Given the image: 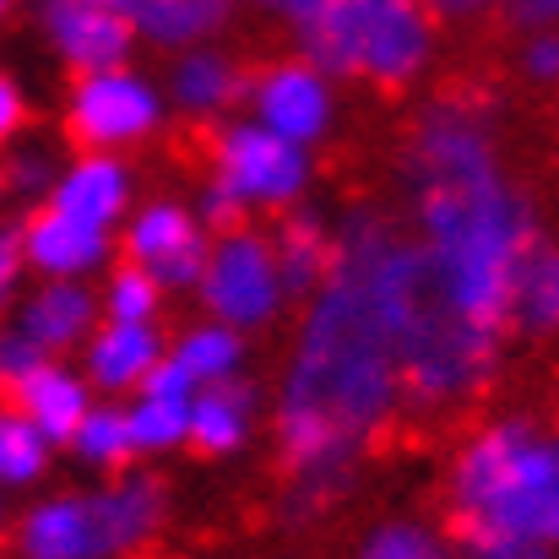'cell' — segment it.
Masks as SVG:
<instances>
[{"instance_id": "obj_1", "label": "cell", "mask_w": 559, "mask_h": 559, "mask_svg": "<svg viewBox=\"0 0 559 559\" xmlns=\"http://www.w3.org/2000/svg\"><path fill=\"white\" fill-rule=\"evenodd\" d=\"M407 180L418 250L440 294L478 326L506 332V294L533 245V206L500 164L489 104L473 93L440 98L413 126Z\"/></svg>"}, {"instance_id": "obj_2", "label": "cell", "mask_w": 559, "mask_h": 559, "mask_svg": "<svg viewBox=\"0 0 559 559\" xmlns=\"http://www.w3.org/2000/svg\"><path fill=\"white\" fill-rule=\"evenodd\" d=\"M402 374L391 332L359 266L332 250V272L305 299V321L277 385V445L299 489L332 495L396 418Z\"/></svg>"}, {"instance_id": "obj_3", "label": "cell", "mask_w": 559, "mask_h": 559, "mask_svg": "<svg viewBox=\"0 0 559 559\" xmlns=\"http://www.w3.org/2000/svg\"><path fill=\"white\" fill-rule=\"evenodd\" d=\"M337 250L359 266L374 310L391 332V354L402 374V396L418 407H462L473 402L500 359V332L467 321L435 283L424 250L402 239L380 212L348 217Z\"/></svg>"}, {"instance_id": "obj_4", "label": "cell", "mask_w": 559, "mask_h": 559, "mask_svg": "<svg viewBox=\"0 0 559 559\" xmlns=\"http://www.w3.org/2000/svg\"><path fill=\"white\" fill-rule=\"evenodd\" d=\"M451 516L467 544H559V435L527 418L484 424L451 462Z\"/></svg>"}, {"instance_id": "obj_5", "label": "cell", "mask_w": 559, "mask_h": 559, "mask_svg": "<svg viewBox=\"0 0 559 559\" xmlns=\"http://www.w3.org/2000/svg\"><path fill=\"white\" fill-rule=\"evenodd\" d=\"M169 522V495L147 473H115L82 495L33 500L11 533L16 559H131Z\"/></svg>"}, {"instance_id": "obj_6", "label": "cell", "mask_w": 559, "mask_h": 559, "mask_svg": "<svg viewBox=\"0 0 559 559\" xmlns=\"http://www.w3.org/2000/svg\"><path fill=\"white\" fill-rule=\"evenodd\" d=\"M299 55L337 76L407 87L435 60V11L424 0H321L299 27Z\"/></svg>"}, {"instance_id": "obj_7", "label": "cell", "mask_w": 559, "mask_h": 559, "mask_svg": "<svg viewBox=\"0 0 559 559\" xmlns=\"http://www.w3.org/2000/svg\"><path fill=\"white\" fill-rule=\"evenodd\" d=\"M195 294H201L206 316L234 326V332L272 326L283 316V305H288V288L277 277V261H272V239L261 228H245V223L212 234L201 277H195Z\"/></svg>"}, {"instance_id": "obj_8", "label": "cell", "mask_w": 559, "mask_h": 559, "mask_svg": "<svg viewBox=\"0 0 559 559\" xmlns=\"http://www.w3.org/2000/svg\"><path fill=\"white\" fill-rule=\"evenodd\" d=\"M164 115H169L164 87L147 71H136L131 60L82 71L66 98V126L87 153H126V147L147 142L164 126Z\"/></svg>"}, {"instance_id": "obj_9", "label": "cell", "mask_w": 559, "mask_h": 559, "mask_svg": "<svg viewBox=\"0 0 559 559\" xmlns=\"http://www.w3.org/2000/svg\"><path fill=\"white\" fill-rule=\"evenodd\" d=\"M212 186H223L239 212H288L310 190V147L272 136L255 120H228L212 142Z\"/></svg>"}, {"instance_id": "obj_10", "label": "cell", "mask_w": 559, "mask_h": 559, "mask_svg": "<svg viewBox=\"0 0 559 559\" xmlns=\"http://www.w3.org/2000/svg\"><path fill=\"white\" fill-rule=\"evenodd\" d=\"M245 104H250L255 126H266L272 136H283L294 147H316L337 126V87L305 55L299 60H272L266 71H255L245 82Z\"/></svg>"}, {"instance_id": "obj_11", "label": "cell", "mask_w": 559, "mask_h": 559, "mask_svg": "<svg viewBox=\"0 0 559 559\" xmlns=\"http://www.w3.org/2000/svg\"><path fill=\"white\" fill-rule=\"evenodd\" d=\"M120 245H126V261L142 266L164 294H180V288H195V277H201L212 228L186 201H147V206L126 212V239Z\"/></svg>"}, {"instance_id": "obj_12", "label": "cell", "mask_w": 559, "mask_h": 559, "mask_svg": "<svg viewBox=\"0 0 559 559\" xmlns=\"http://www.w3.org/2000/svg\"><path fill=\"white\" fill-rule=\"evenodd\" d=\"M38 27L49 38V49L82 76V71H104V66H126L136 49V27L109 11L104 0H38Z\"/></svg>"}, {"instance_id": "obj_13", "label": "cell", "mask_w": 559, "mask_h": 559, "mask_svg": "<svg viewBox=\"0 0 559 559\" xmlns=\"http://www.w3.org/2000/svg\"><path fill=\"white\" fill-rule=\"evenodd\" d=\"M16 250H22V266L38 272V277H71V283H87L93 272L109 266V228H87L55 206H38L22 234H16Z\"/></svg>"}, {"instance_id": "obj_14", "label": "cell", "mask_w": 559, "mask_h": 559, "mask_svg": "<svg viewBox=\"0 0 559 559\" xmlns=\"http://www.w3.org/2000/svg\"><path fill=\"white\" fill-rule=\"evenodd\" d=\"M131 195H136V175L126 169L120 153H82V158H71L55 175L44 206H55V212H66V217L87 223V228H109L115 234L126 223V212H131Z\"/></svg>"}, {"instance_id": "obj_15", "label": "cell", "mask_w": 559, "mask_h": 559, "mask_svg": "<svg viewBox=\"0 0 559 559\" xmlns=\"http://www.w3.org/2000/svg\"><path fill=\"white\" fill-rule=\"evenodd\" d=\"M98 294L87 283H71V277H44L22 305H16V332L38 348V354H66V348H82L98 326Z\"/></svg>"}, {"instance_id": "obj_16", "label": "cell", "mask_w": 559, "mask_h": 559, "mask_svg": "<svg viewBox=\"0 0 559 559\" xmlns=\"http://www.w3.org/2000/svg\"><path fill=\"white\" fill-rule=\"evenodd\" d=\"M164 337L158 326H136V321H98L93 337L82 343V374L93 391L104 396H131L164 359Z\"/></svg>"}, {"instance_id": "obj_17", "label": "cell", "mask_w": 559, "mask_h": 559, "mask_svg": "<svg viewBox=\"0 0 559 559\" xmlns=\"http://www.w3.org/2000/svg\"><path fill=\"white\" fill-rule=\"evenodd\" d=\"M245 66L217 49V44H195V49H180L175 66H169V82H164V98L190 115V120H217L228 115L239 98H245Z\"/></svg>"}, {"instance_id": "obj_18", "label": "cell", "mask_w": 559, "mask_h": 559, "mask_svg": "<svg viewBox=\"0 0 559 559\" xmlns=\"http://www.w3.org/2000/svg\"><path fill=\"white\" fill-rule=\"evenodd\" d=\"M190 396H195V385L180 374V365L158 359V370L147 374V380L131 391V402H126V424H131L136 456H164V451L186 445Z\"/></svg>"}, {"instance_id": "obj_19", "label": "cell", "mask_w": 559, "mask_h": 559, "mask_svg": "<svg viewBox=\"0 0 559 559\" xmlns=\"http://www.w3.org/2000/svg\"><path fill=\"white\" fill-rule=\"evenodd\" d=\"M11 407H16L27 424H38V429L49 435V445H66L71 429L82 424V413L93 407V385H87L82 370H71V365H60V359H44V365H33V370L11 385Z\"/></svg>"}, {"instance_id": "obj_20", "label": "cell", "mask_w": 559, "mask_h": 559, "mask_svg": "<svg viewBox=\"0 0 559 559\" xmlns=\"http://www.w3.org/2000/svg\"><path fill=\"white\" fill-rule=\"evenodd\" d=\"M250 435H255V385L223 380V385H201L190 396L186 445L206 451V456H234L250 445Z\"/></svg>"}, {"instance_id": "obj_21", "label": "cell", "mask_w": 559, "mask_h": 559, "mask_svg": "<svg viewBox=\"0 0 559 559\" xmlns=\"http://www.w3.org/2000/svg\"><path fill=\"white\" fill-rule=\"evenodd\" d=\"M234 5L239 0H142L131 11V27H136L142 44L180 55L195 44H212L234 22Z\"/></svg>"}, {"instance_id": "obj_22", "label": "cell", "mask_w": 559, "mask_h": 559, "mask_svg": "<svg viewBox=\"0 0 559 559\" xmlns=\"http://www.w3.org/2000/svg\"><path fill=\"white\" fill-rule=\"evenodd\" d=\"M272 239V261H277V277L288 288V299H310L321 288V277L332 272V250H337V234L316 217V212H294L277 223Z\"/></svg>"}, {"instance_id": "obj_23", "label": "cell", "mask_w": 559, "mask_h": 559, "mask_svg": "<svg viewBox=\"0 0 559 559\" xmlns=\"http://www.w3.org/2000/svg\"><path fill=\"white\" fill-rule=\"evenodd\" d=\"M506 326L527 337H555L559 332V245H527L511 294H506Z\"/></svg>"}, {"instance_id": "obj_24", "label": "cell", "mask_w": 559, "mask_h": 559, "mask_svg": "<svg viewBox=\"0 0 559 559\" xmlns=\"http://www.w3.org/2000/svg\"><path fill=\"white\" fill-rule=\"evenodd\" d=\"M164 359L180 365V374H186L195 391H201V385L239 380V370H245V332H234V326H223V321H201V326L180 332V337L164 348Z\"/></svg>"}, {"instance_id": "obj_25", "label": "cell", "mask_w": 559, "mask_h": 559, "mask_svg": "<svg viewBox=\"0 0 559 559\" xmlns=\"http://www.w3.org/2000/svg\"><path fill=\"white\" fill-rule=\"evenodd\" d=\"M71 456L93 473H126L136 462V440H131V424H126V407L120 402H93L82 413V424L71 429Z\"/></svg>"}, {"instance_id": "obj_26", "label": "cell", "mask_w": 559, "mask_h": 559, "mask_svg": "<svg viewBox=\"0 0 559 559\" xmlns=\"http://www.w3.org/2000/svg\"><path fill=\"white\" fill-rule=\"evenodd\" d=\"M49 435L27 424L16 407H0V489H33L49 473Z\"/></svg>"}, {"instance_id": "obj_27", "label": "cell", "mask_w": 559, "mask_h": 559, "mask_svg": "<svg viewBox=\"0 0 559 559\" xmlns=\"http://www.w3.org/2000/svg\"><path fill=\"white\" fill-rule=\"evenodd\" d=\"M98 316L104 321H136V326H158L164 316V288L142 272V266H120L104 277V294H98Z\"/></svg>"}, {"instance_id": "obj_28", "label": "cell", "mask_w": 559, "mask_h": 559, "mask_svg": "<svg viewBox=\"0 0 559 559\" xmlns=\"http://www.w3.org/2000/svg\"><path fill=\"white\" fill-rule=\"evenodd\" d=\"M359 559H456L445 544V533H435L429 522L396 516V522H374L359 544Z\"/></svg>"}, {"instance_id": "obj_29", "label": "cell", "mask_w": 559, "mask_h": 559, "mask_svg": "<svg viewBox=\"0 0 559 559\" xmlns=\"http://www.w3.org/2000/svg\"><path fill=\"white\" fill-rule=\"evenodd\" d=\"M55 175L60 169H55V158L44 147H11L5 164H0V190H11L22 201H38V195H49Z\"/></svg>"}, {"instance_id": "obj_30", "label": "cell", "mask_w": 559, "mask_h": 559, "mask_svg": "<svg viewBox=\"0 0 559 559\" xmlns=\"http://www.w3.org/2000/svg\"><path fill=\"white\" fill-rule=\"evenodd\" d=\"M516 66H522L527 82L555 87L559 82V27H533L527 44H522V55H516Z\"/></svg>"}, {"instance_id": "obj_31", "label": "cell", "mask_w": 559, "mask_h": 559, "mask_svg": "<svg viewBox=\"0 0 559 559\" xmlns=\"http://www.w3.org/2000/svg\"><path fill=\"white\" fill-rule=\"evenodd\" d=\"M44 359H49V354H38L16 326H5V332H0V385H5V391L33 370V365H44Z\"/></svg>"}, {"instance_id": "obj_32", "label": "cell", "mask_w": 559, "mask_h": 559, "mask_svg": "<svg viewBox=\"0 0 559 559\" xmlns=\"http://www.w3.org/2000/svg\"><path fill=\"white\" fill-rule=\"evenodd\" d=\"M195 217H201L206 228H217V234H223V228H239V223H245L239 201H234V195H228L223 186H212V180L201 186V201H195Z\"/></svg>"}, {"instance_id": "obj_33", "label": "cell", "mask_w": 559, "mask_h": 559, "mask_svg": "<svg viewBox=\"0 0 559 559\" xmlns=\"http://www.w3.org/2000/svg\"><path fill=\"white\" fill-rule=\"evenodd\" d=\"M22 126H27V98H22L16 76L0 71V147H11L22 136Z\"/></svg>"}, {"instance_id": "obj_34", "label": "cell", "mask_w": 559, "mask_h": 559, "mask_svg": "<svg viewBox=\"0 0 559 559\" xmlns=\"http://www.w3.org/2000/svg\"><path fill=\"white\" fill-rule=\"evenodd\" d=\"M22 250H16V234H0V316L11 310V299H16V283H22Z\"/></svg>"}, {"instance_id": "obj_35", "label": "cell", "mask_w": 559, "mask_h": 559, "mask_svg": "<svg viewBox=\"0 0 559 559\" xmlns=\"http://www.w3.org/2000/svg\"><path fill=\"white\" fill-rule=\"evenodd\" d=\"M506 16L516 27H559V0H506Z\"/></svg>"}, {"instance_id": "obj_36", "label": "cell", "mask_w": 559, "mask_h": 559, "mask_svg": "<svg viewBox=\"0 0 559 559\" xmlns=\"http://www.w3.org/2000/svg\"><path fill=\"white\" fill-rule=\"evenodd\" d=\"M424 5L435 11V22H473L489 5H500V0H424Z\"/></svg>"}, {"instance_id": "obj_37", "label": "cell", "mask_w": 559, "mask_h": 559, "mask_svg": "<svg viewBox=\"0 0 559 559\" xmlns=\"http://www.w3.org/2000/svg\"><path fill=\"white\" fill-rule=\"evenodd\" d=\"M250 5H255V11H266V16H277V22H288V27H299L321 0H250Z\"/></svg>"}, {"instance_id": "obj_38", "label": "cell", "mask_w": 559, "mask_h": 559, "mask_svg": "<svg viewBox=\"0 0 559 559\" xmlns=\"http://www.w3.org/2000/svg\"><path fill=\"white\" fill-rule=\"evenodd\" d=\"M467 559H555L549 549H516V544H467Z\"/></svg>"}, {"instance_id": "obj_39", "label": "cell", "mask_w": 559, "mask_h": 559, "mask_svg": "<svg viewBox=\"0 0 559 559\" xmlns=\"http://www.w3.org/2000/svg\"><path fill=\"white\" fill-rule=\"evenodd\" d=\"M104 5H109V11H120V16H126V22H131V11H136V5H142V0H104Z\"/></svg>"}, {"instance_id": "obj_40", "label": "cell", "mask_w": 559, "mask_h": 559, "mask_svg": "<svg viewBox=\"0 0 559 559\" xmlns=\"http://www.w3.org/2000/svg\"><path fill=\"white\" fill-rule=\"evenodd\" d=\"M5 533H11V522H5V500H0V544H5Z\"/></svg>"}, {"instance_id": "obj_41", "label": "cell", "mask_w": 559, "mask_h": 559, "mask_svg": "<svg viewBox=\"0 0 559 559\" xmlns=\"http://www.w3.org/2000/svg\"><path fill=\"white\" fill-rule=\"evenodd\" d=\"M5 11H11V0H0V16H5Z\"/></svg>"}, {"instance_id": "obj_42", "label": "cell", "mask_w": 559, "mask_h": 559, "mask_svg": "<svg viewBox=\"0 0 559 559\" xmlns=\"http://www.w3.org/2000/svg\"><path fill=\"white\" fill-rule=\"evenodd\" d=\"M555 549H559V544H555Z\"/></svg>"}]
</instances>
